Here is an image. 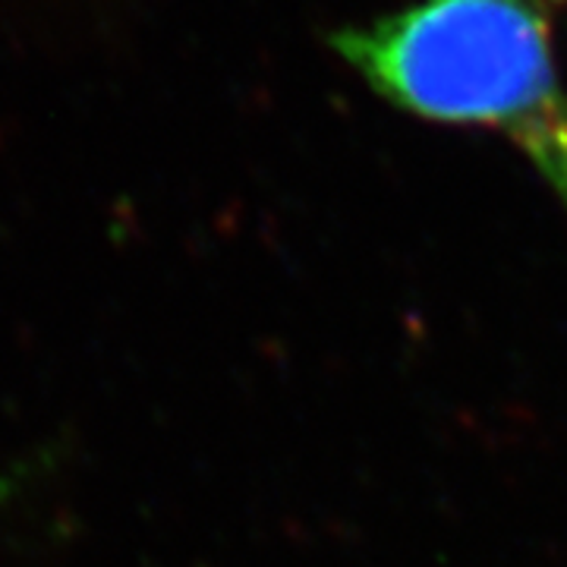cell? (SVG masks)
Masks as SVG:
<instances>
[{
    "label": "cell",
    "instance_id": "1",
    "mask_svg": "<svg viewBox=\"0 0 567 567\" xmlns=\"http://www.w3.org/2000/svg\"><path fill=\"white\" fill-rule=\"evenodd\" d=\"M492 107L488 126L514 142L567 208V89L551 48L527 54Z\"/></svg>",
    "mask_w": 567,
    "mask_h": 567
}]
</instances>
